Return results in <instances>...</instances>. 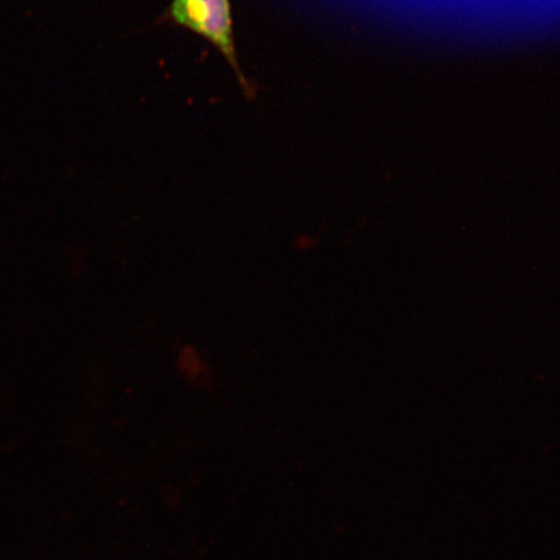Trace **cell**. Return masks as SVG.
<instances>
[{
    "mask_svg": "<svg viewBox=\"0 0 560 560\" xmlns=\"http://www.w3.org/2000/svg\"><path fill=\"white\" fill-rule=\"evenodd\" d=\"M166 20L210 42L225 56L240 80L244 94H254L236 58L230 0H173L166 11Z\"/></svg>",
    "mask_w": 560,
    "mask_h": 560,
    "instance_id": "1",
    "label": "cell"
}]
</instances>
